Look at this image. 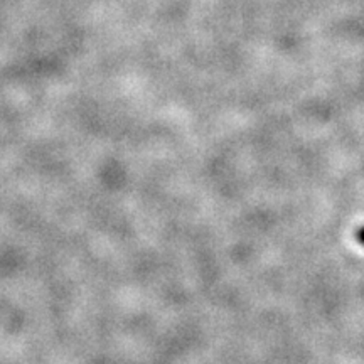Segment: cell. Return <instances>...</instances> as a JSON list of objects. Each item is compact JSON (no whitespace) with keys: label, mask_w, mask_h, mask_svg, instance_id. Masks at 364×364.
I'll return each instance as SVG.
<instances>
[{"label":"cell","mask_w":364,"mask_h":364,"mask_svg":"<svg viewBox=\"0 0 364 364\" xmlns=\"http://www.w3.org/2000/svg\"><path fill=\"white\" fill-rule=\"evenodd\" d=\"M356 240H358L359 245H363V247H364V226H361L356 231Z\"/></svg>","instance_id":"obj_1"}]
</instances>
